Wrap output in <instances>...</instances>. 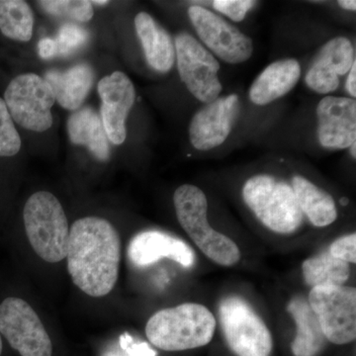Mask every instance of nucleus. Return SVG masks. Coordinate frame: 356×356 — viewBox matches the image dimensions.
I'll use <instances>...</instances> for the list:
<instances>
[{"mask_svg":"<svg viewBox=\"0 0 356 356\" xmlns=\"http://www.w3.org/2000/svg\"><path fill=\"white\" fill-rule=\"evenodd\" d=\"M337 3H339L341 8L346 9V10H356V2L355 0H339Z\"/></svg>","mask_w":356,"mask_h":356,"instance_id":"473e14b6","label":"nucleus"},{"mask_svg":"<svg viewBox=\"0 0 356 356\" xmlns=\"http://www.w3.org/2000/svg\"><path fill=\"white\" fill-rule=\"evenodd\" d=\"M102 98L103 126L110 142L123 144L127 137L126 120L136 100V91L131 79L124 72H115L98 83Z\"/></svg>","mask_w":356,"mask_h":356,"instance_id":"ddd939ff","label":"nucleus"},{"mask_svg":"<svg viewBox=\"0 0 356 356\" xmlns=\"http://www.w3.org/2000/svg\"><path fill=\"white\" fill-rule=\"evenodd\" d=\"M128 257L136 266H151L165 257L180 266L195 264V252L186 243L159 231H146L134 236L129 243Z\"/></svg>","mask_w":356,"mask_h":356,"instance_id":"dca6fc26","label":"nucleus"},{"mask_svg":"<svg viewBox=\"0 0 356 356\" xmlns=\"http://www.w3.org/2000/svg\"><path fill=\"white\" fill-rule=\"evenodd\" d=\"M301 67L295 58L276 60L255 79L248 91L250 102L264 106L289 93L298 83Z\"/></svg>","mask_w":356,"mask_h":356,"instance_id":"f3484780","label":"nucleus"},{"mask_svg":"<svg viewBox=\"0 0 356 356\" xmlns=\"http://www.w3.org/2000/svg\"><path fill=\"white\" fill-rule=\"evenodd\" d=\"M23 219L28 240L39 257L51 264L67 257L69 224L55 195L47 191L33 194L25 204Z\"/></svg>","mask_w":356,"mask_h":356,"instance_id":"20e7f679","label":"nucleus"},{"mask_svg":"<svg viewBox=\"0 0 356 356\" xmlns=\"http://www.w3.org/2000/svg\"><path fill=\"white\" fill-rule=\"evenodd\" d=\"M318 142L325 149H350L356 142V102L325 96L317 107Z\"/></svg>","mask_w":356,"mask_h":356,"instance_id":"4468645a","label":"nucleus"},{"mask_svg":"<svg viewBox=\"0 0 356 356\" xmlns=\"http://www.w3.org/2000/svg\"><path fill=\"white\" fill-rule=\"evenodd\" d=\"M88 39V33L79 26L65 24L58 31L57 40L60 54L70 53L79 48Z\"/></svg>","mask_w":356,"mask_h":356,"instance_id":"bb28decb","label":"nucleus"},{"mask_svg":"<svg viewBox=\"0 0 356 356\" xmlns=\"http://www.w3.org/2000/svg\"><path fill=\"white\" fill-rule=\"evenodd\" d=\"M38 50L40 57L44 60L55 57L60 54L58 46L56 40L50 38H44L39 42Z\"/></svg>","mask_w":356,"mask_h":356,"instance_id":"7c9ffc66","label":"nucleus"},{"mask_svg":"<svg viewBox=\"0 0 356 356\" xmlns=\"http://www.w3.org/2000/svg\"><path fill=\"white\" fill-rule=\"evenodd\" d=\"M0 334L21 356H51L50 337L36 312L20 298L0 304Z\"/></svg>","mask_w":356,"mask_h":356,"instance_id":"9d476101","label":"nucleus"},{"mask_svg":"<svg viewBox=\"0 0 356 356\" xmlns=\"http://www.w3.org/2000/svg\"><path fill=\"white\" fill-rule=\"evenodd\" d=\"M178 222L199 250L222 266H233L241 259L240 248L228 236L211 228L208 201L195 185L178 187L173 195Z\"/></svg>","mask_w":356,"mask_h":356,"instance_id":"7ed1b4c3","label":"nucleus"},{"mask_svg":"<svg viewBox=\"0 0 356 356\" xmlns=\"http://www.w3.org/2000/svg\"><path fill=\"white\" fill-rule=\"evenodd\" d=\"M175 47L178 72L189 92L205 104L216 100L222 89L216 58L188 33L178 34Z\"/></svg>","mask_w":356,"mask_h":356,"instance_id":"6e6552de","label":"nucleus"},{"mask_svg":"<svg viewBox=\"0 0 356 356\" xmlns=\"http://www.w3.org/2000/svg\"><path fill=\"white\" fill-rule=\"evenodd\" d=\"M302 270L305 282L312 287L341 286L350 275V264L332 257L329 250L307 259Z\"/></svg>","mask_w":356,"mask_h":356,"instance_id":"5701e85b","label":"nucleus"},{"mask_svg":"<svg viewBox=\"0 0 356 356\" xmlns=\"http://www.w3.org/2000/svg\"><path fill=\"white\" fill-rule=\"evenodd\" d=\"M219 320L229 348L238 356H269L273 336L250 304L238 296L220 302Z\"/></svg>","mask_w":356,"mask_h":356,"instance_id":"423d86ee","label":"nucleus"},{"mask_svg":"<svg viewBox=\"0 0 356 356\" xmlns=\"http://www.w3.org/2000/svg\"><path fill=\"white\" fill-rule=\"evenodd\" d=\"M131 337L125 334L120 339L121 348L126 351L125 356H154L156 353L149 350L146 343L140 344V346H128L129 341Z\"/></svg>","mask_w":356,"mask_h":356,"instance_id":"c756f323","label":"nucleus"},{"mask_svg":"<svg viewBox=\"0 0 356 356\" xmlns=\"http://www.w3.org/2000/svg\"><path fill=\"white\" fill-rule=\"evenodd\" d=\"M38 3L51 15L67 17L79 22H88L95 14L92 3L88 0H43Z\"/></svg>","mask_w":356,"mask_h":356,"instance_id":"393cba45","label":"nucleus"},{"mask_svg":"<svg viewBox=\"0 0 356 356\" xmlns=\"http://www.w3.org/2000/svg\"><path fill=\"white\" fill-rule=\"evenodd\" d=\"M257 4L252 0H215L213 7L235 22L245 19L248 11Z\"/></svg>","mask_w":356,"mask_h":356,"instance_id":"cd10ccee","label":"nucleus"},{"mask_svg":"<svg viewBox=\"0 0 356 356\" xmlns=\"http://www.w3.org/2000/svg\"><path fill=\"white\" fill-rule=\"evenodd\" d=\"M288 311L296 324L297 331L291 350L295 356H316L324 348L325 339L308 300L295 297L289 302Z\"/></svg>","mask_w":356,"mask_h":356,"instance_id":"412c9836","label":"nucleus"},{"mask_svg":"<svg viewBox=\"0 0 356 356\" xmlns=\"http://www.w3.org/2000/svg\"><path fill=\"white\" fill-rule=\"evenodd\" d=\"M67 269L81 291L91 297L106 296L119 276L121 241L118 232L107 220L86 217L70 229Z\"/></svg>","mask_w":356,"mask_h":356,"instance_id":"f257e3e1","label":"nucleus"},{"mask_svg":"<svg viewBox=\"0 0 356 356\" xmlns=\"http://www.w3.org/2000/svg\"><path fill=\"white\" fill-rule=\"evenodd\" d=\"M291 186L300 210L314 226L324 228L336 222L337 208L329 193L301 175L293 177Z\"/></svg>","mask_w":356,"mask_h":356,"instance_id":"4be33fe9","label":"nucleus"},{"mask_svg":"<svg viewBox=\"0 0 356 356\" xmlns=\"http://www.w3.org/2000/svg\"><path fill=\"white\" fill-rule=\"evenodd\" d=\"M188 16L202 43L224 62L238 65L252 58V40L221 16L199 6L189 7Z\"/></svg>","mask_w":356,"mask_h":356,"instance_id":"9b49d317","label":"nucleus"},{"mask_svg":"<svg viewBox=\"0 0 356 356\" xmlns=\"http://www.w3.org/2000/svg\"><path fill=\"white\" fill-rule=\"evenodd\" d=\"M91 3H95L96 6H106L108 4V1H105V0H95V1H91Z\"/></svg>","mask_w":356,"mask_h":356,"instance_id":"72a5a7b5","label":"nucleus"},{"mask_svg":"<svg viewBox=\"0 0 356 356\" xmlns=\"http://www.w3.org/2000/svg\"><path fill=\"white\" fill-rule=\"evenodd\" d=\"M21 138L4 100L0 97V156H13L19 153Z\"/></svg>","mask_w":356,"mask_h":356,"instance_id":"a878e982","label":"nucleus"},{"mask_svg":"<svg viewBox=\"0 0 356 356\" xmlns=\"http://www.w3.org/2000/svg\"><path fill=\"white\" fill-rule=\"evenodd\" d=\"M136 32L149 65L159 72H168L175 62V42L149 14L140 13L135 18Z\"/></svg>","mask_w":356,"mask_h":356,"instance_id":"6ab92c4d","label":"nucleus"},{"mask_svg":"<svg viewBox=\"0 0 356 356\" xmlns=\"http://www.w3.org/2000/svg\"><path fill=\"white\" fill-rule=\"evenodd\" d=\"M34 15L31 7L22 0H0V31L14 41L32 38Z\"/></svg>","mask_w":356,"mask_h":356,"instance_id":"b1692460","label":"nucleus"},{"mask_svg":"<svg viewBox=\"0 0 356 356\" xmlns=\"http://www.w3.org/2000/svg\"><path fill=\"white\" fill-rule=\"evenodd\" d=\"M350 154H351V156H353V158H356V142L355 143V144H353L351 145V146L350 147Z\"/></svg>","mask_w":356,"mask_h":356,"instance_id":"f704fd0d","label":"nucleus"},{"mask_svg":"<svg viewBox=\"0 0 356 356\" xmlns=\"http://www.w3.org/2000/svg\"><path fill=\"white\" fill-rule=\"evenodd\" d=\"M2 353V341H1V337H0V356H1Z\"/></svg>","mask_w":356,"mask_h":356,"instance_id":"c9c22d12","label":"nucleus"},{"mask_svg":"<svg viewBox=\"0 0 356 356\" xmlns=\"http://www.w3.org/2000/svg\"><path fill=\"white\" fill-rule=\"evenodd\" d=\"M330 254L336 259L355 264L356 262V235L355 233L350 235L341 236L330 245Z\"/></svg>","mask_w":356,"mask_h":356,"instance_id":"c85d7f7f","label":"nucleus"},{"mask_svg":"<svg viewBox=\"0 0 356 356\" xmlns=\"http://www.w3.org/2000/svg\"><path fill=\"white\" fill-rule=\"evenodd\" d=\"M241 112L236 95L218 97L196 112L189 126V139L194 149L210 151L228 139Z\"/></svg>","mask_w":356,"mask_h":356,"instance_id":"f8f14e48","label":"nucleus"},{"mask_svg":"<svg viewBox=\"0 0 356 356\" xmlns=\"http://www.w3.org/2000/svg\"><path fill=\"white\" fill-rule=\"evenodd\" d=\"M216 325L209 309L201 304L184 303L154 314L147 321L146 334L159 350H193L212 341Z\"/></svg>","mask_w":356,"mask_h":356,"instance_id":"f03ea898","label":"nucleus"},{"mask_svg":"<svg viewBox=\"0 0 356 356\" xmlns=\"http://www.w3.org/2000/svg\"><path fill=\"white\" fill-rule=\"evenodd\" d=\"M7 109L21 127L34 132H44L53 125L51 107L55 93L44 77L35 74L16 76L4 93Z\"/></svg>","mask_w":356,"mask_h":356,"instance_id":"0eeeda50","label":"nucleus"},{"mask_svg":"<svg viewBox=\"0 0 356 356\" xmlns=\"http://www.w3.org/2000/svg\"><path fill=\"white\" fill-rule=\"evenodd\" d=\"M309 305L315 313L325 339L334 344H346L356 337V290L355 287L312 288Z\"/></svg>","mask_w":356,"mask_h":356,"instance_id":"1a4fd4ad","label":"nucleus"},{"mask_svg":"<svg viewBox=\"0 0 356 356\" xmlns=\"http://www.w3.org/2000/svg\"><path fill=\"white\" fill-rule=\"evenodd\" d=\"M50 84L56 102L63 108L76 111L86 99L95 81V72L88 65H77L65 72L49 70L44 76Z\"/></svg>","mask_w":356,"mask_h":356,"instance_id":"a211bd4d","label":"nucleus"},{"mask_svg":"<svg viewBox=\"0 0 356 356\" xmlns=\"http://www.w3.org/2000/svg\"><path fill=\"white\" fill-rule=\"evenodd\" d=\"M243 198L255 217L275 233L289 235L303 222L291 185L271 175H254L248 179Z\"/></svg>","mask_w":356,"mask_h":356,"instance_id":"39448f33","label":"nucleus"},{"mask_svg":"<svg viewBox=\"0 0 356 356\" xmlns=\"http://www.w3.org/2000/svg\"><path fill=\"white\" fill-rule=\"evenodd\" d=\"M348 79H346V88L351 98H355L356 96V63L353 64V67L348 72Z\"/></svg>","mask_w":356,"mask_h":356,"instance_id":"2f4dec72","label":"nucleus"},{"mask_svg":"<svg viewBox=\"0 0 356 356\" xmlns=\"http://www.w3.org/2000/svg\"><path fill=\"white\" fill-rule=\"evenodd\" d=\"M355 50L348 38L337 37L327 42L307 72L308 88L320 95H329L339 86V76H346L355 64Z\"/></svg>","mask_w":356,"mask_h":356,"instance_id":"2eb2a0df","label":"nucleus"},{"mask_svg":"<svg viewBox=\"0 0 356 356\" xmlns=\"http://www.w3.org/2000/svg\"><path fill=\"white\" fill-rule=\"evenodd\" d=\"M67 133L72 144L88 147L100 161L110 156L109 140L102 116L90 107L77 109L67 120Z\"/></svg>","mask_w":356,"mask_h":356,"instance_id":"aec40b11","label":"nucleus"}]
</instances>
